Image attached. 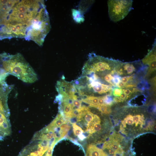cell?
<instances>
[{"mask_svg":"<svg viewBox=\"0 0 156 156\" xmlns=\"http://www.w3.org/2000/svg\"><path fill=\"white\" fill-rule=\"evenodd\" d=\"M133 116L131 115H127L124 120L126 123L128 125H132L134 122L133 120Z\"/></svg>","mask_w":156,"mask_h":156,"instance_id":"obj_14","label":"cell"},{"mask_svg":"<svg viewBox=\"0 0 156 156\" xmlns=\"http://www.w3.org/2000/svg\"><path fill=\"white\" fill-rule=\"evenodd\" d=\"M137 89L139 90H144L146 89L149 88L148 83L146 81L143 80L141 82L139 83L137 86Z\"/></svg>","mask_w":156,"mask_h":156,"instance_id":"obj_10","label":"cell"},{"mask_svg":"<svg viewBox=\"0 0 156 156\" xmlns=\"http://www.w3.org/2000/svg\"><path fill=\"white\" fill-rule=\"evenodd\" d=\"M78 137L79 139L81 140H83L86 138L84 135L82 133L78 135Z\"/></svg>","mask_w":156,"mask_h":156,"instance_id":"obj_22","label":"cell"},{"mask_svg":"<svg viewBox=\"0 0 156 156\" xmlns=\"http://www.w3.org/2000/svg\"><path fill=\"white\" fill-rule=\"evenodd\" d=\"M108 149L109 153L110 155H115L116 153V151H115L113 149L111 148H109Z\"/></svg>","mask_w":156,"mask_h":156,"instance_id":"obj_23","label":"cell"},{"mask_svg":"<svg viewBox=\"0 0 156 156\" xmlns=\"http://www.w3.org/2000/svg\"><path fill=\"white\" fill-rule=\"evenodd\" d=\"M60 128L61 131L67 132L70 129V127L66 122H64L60 126Z\"/></svg>","mask_w":156,"mask_h":156,"instance_id":"obj_16","label":"cell"},{"mask_svg":"<svg viewBox=\"0 0 156 156\" xmlns=\"http://www.w3.org/2000/svg\"><path fill=\"white\" fill-rule=\"evenodd\" d=\"M121 78L118 75H116L113 77L112 82L114 86H117L118 84L121 81Z\"/></svg>","mask_w":156,"mask_h":156,"instance_id":"obj_12","label":"cell"},{"mask_svg":"<svg viewBox=\"0 0 156 156\" xmlns=\"http://www.w3.org/2000/svg\"><path fill=\"white\" fill-rule=\"evenodd\" d=\"M86 156H107V155L102 149L90 144L88 146Z\"/></svg>","mask_w":156,"mask_h":156,"instance_id":"obj_4","label":"cell"},{"mask_svg":"<svg viewBox=\"0 0 156 156\" xmlns=\"http://www.w3.org/2000/svg\"><path fill=\"white\" fill-rule=\"evenodd\" d=\"M122 90V92L125 93L129 97L131 96L133 93L132 91L131 90L129 89L125 88Z\"/></svg>","mask_w":156,"mask_h":156,"instance_id":"obj_19","label":"cell"},{"mask_svg":"<svg viewBox=\"0 0 156 156\" xmlns=\"http://www.w3.org/2000/svg\"><path fill=\"white\" fill-rule=\"evenodd\" d=\"M121 123L122 124V126L124 127H125L126 126V123L124 120H122L121 121Z\"/></svg>","mask_w":156,"mask_h":156,"instance_id":"obj_24","label":"cell"},{"mask_svg":"<svg viewBox=\"0 0 156 156\" xmlns=\"http://www.w3.org/2000/svg\"><path fill=\"white\" fill-rule=\"evenodd\" d=\"M1 56L2 65L8 74L26 83H33L38 80L34 69L20 53L14 55L4 53Z\"/></svg>","mask_w":156,"mask_h":156,"instance_id":"obj_1","label":"cell"},{"mask_svg":"<svg viewBox=\"0 0 156 156\" xmlns=\"http://www.w3.org/2000/svg\"><path fill=\"white\" fill-rule=\"evenodd\" d=\"M141 116L140 115H137L133 116V121L134 123L135 124V126H137L139 124Z\"/></svg>","mask_w":156,"mask_h":156,"instance_id":"obj_17","label":"cell"},{"mask_svg":"<svg viewBox=\"0 0 156 156\" xmlns=\"http://www.w3.org/2000/svg\"><path fill=\"white\" fill-rule=\"evenodd\" d=\"M133 78V76L124 77L121 78V81L123 83H127L129 80H131Z\"/></svg>","mask_w":156,"mask_h":156,"instance_id":"obj_18","label":"cell"},{"mask_svg":"<svg viewBox=\"0 0 156 156\" xmlns=\"http://www.w3.org/2000/svg\"><path fill=\"white\" fill-rule=\"evenodd\" d=\"M134 63L135 62H127L122 64L124 70L127 71V74H131L135 70Z\"/></svg>","mask_w":156,"mask_h":156,"instance_id":"obj_6","label":"cell"},{"mask_svg":"<svg viewBox=\"0 0 156 156\" xmlns=\"http://www.w3.org/2000/svg\"><path fill=\"white\" fill-rule=\"evenodd\" d=\"M98 97V104L99 106L106 105L104 103L103 97L99 96Z\"/></svg>","mask_w":156,"mask_h":156,"instance_id":"obj_21","label":"cell"},{"mask_svg":"<svg viewBox=\"0 0 156 156\" xmlns=\"http://www.w3.org/2000/svg\"><path fill=\"white\" fill-rule=\"evenodd\" d=\"M72 126L73 133L75 136H78L84 132L82 129L75 123L73 124Z\"/></svg>","mask_w":156,"mask_h":156,"instance_id":"obj_8","label":"cell"},{"mask_svg":"<svg viewBox=\"0 0 156 156\" xmlns=\"http://www.w3.org/2000/svg\"><path fill=\"white\" fill-rule=\"evenodd\" d=\"M129 97L124 92L121 94L119 98L121 102L126 100Z\"/></svg>","mask_w":156,"mask_h":156,"instance_id":"obj_20","label":"cell"},{"mask_svg":"<svg viewBox=\"0 0 156 156\" xmlns=\"http://www.w3.org/2000/svg\"><path fill=\"white\" fill-rule=\"evenodd\" d=\"M103 114H109L111 112V109L109 106L107 105L99 106L97 108Z\"/></svg>","mask_w":156,"mask_h":156,"instance_id":"obj_9","label":"cell"},{"mask_svg":"<svg viewBox=\"0 0 156 156\" xmlns=\"http://www.w3.org/2000/svg\"><path fill=\"white\" fill-rule=\"evenodd\" d=\"M112 93L113 95L116 97H119L122 93V88H116L112 90Z\"/></svg>","mask_w":156,"mask_h":156,"instance_id":"obj_11","label":"cell"},{"mask_svg":"<svg viewBox=\"0 0 156 156\" xmlns=\"http://www.w3.org/2000/svg\"><path fill=\"white\" fill-rule=\"evenodd\" d=\"M72 12L73 19L76 22L80 23L83 21L84 18L80 11L73 9Z\"/></svg>","mask_w":156,"mask_h":156,"instance_id":"obj_5","label":"cell"},{"mask_svg":"<svg viewBox=\"0 0 156 156\" xmlns=\"http://www.w3.org/2000/svg\"><path fill=\"white\" fill-rule=\"evenodd\" d=\"M32 141L21 151L18 156H43L49 148V146H43L40 143L37 144Z\"/></svg>","mask_w":156,"mask_h":156,"instance_id":"obj_3","label":"cell"},{"mask_svg":"<svg viewBox=\"0 0 156 156\" xmlns=\"http://www.w3.org/2000/svg\"><path fill=\"white\" fill-rule=\"evenodd\" d=\"M132 0H110L107 1L108 14L111 21L117 22L124 19L132 9Z\"/></svg>","mask_w":156,"mask_h":156,"instance_id":"obj_2","label":"cell"},{"mask_svg":"<svg viewBox=\"0 0 156 156\" xmlns=\"http://www.w3.org/2000/svg\"><path fill=\"white\" fill-rule=\"evenodd\" d=\"M105 104L108 106L112 105L114 101L113 97L112 95L111 94H109L105 96H103Z\"/></svg>","mask_w":156,"mask_h":156,"instance_id":"obj_7","label":"cell"},{"mask_svg":"<svg viewBox=\"0 0 156 156\" xmlns=\"http://www.w3.org/2000/svg\"><path fill=\"white\" fill-rule=\"evenodd\" d=\"M101 128V125L100 123H98L95 125L93 127L91 131V134L96 132L100 131Z\"/></svg>","mask_w":156,"mask_h":156,"instance_id":"obj_15","label":"cell"},{"mask_svg":"<svg viewBox=\"0 0 156 156\" xmlns=\"http://www.w3.org/2000/svg\"><path fill=\"white\" fill-rule=\"evenodd\" d=\"M113 78V77L110 74H107L104 76L103 79L104 81L109 83L111 85L114 86V84L112 82Z\"/></svg>","mask_w":156,"mask_h":156,"instance_id":"obj_13","label":"cell"}]
</instances>
